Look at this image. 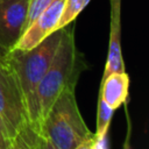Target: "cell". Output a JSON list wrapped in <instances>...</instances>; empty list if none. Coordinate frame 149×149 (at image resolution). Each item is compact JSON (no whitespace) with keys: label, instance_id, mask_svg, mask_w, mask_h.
Returning <instances> with one entry per match:
<instances>
[{"label":"cell","instance_id":"obj_10","mask_svg":"<svg viewBox=\"0 0 149 149\" xmlns=\"http://www.w3.org/2000/svg\"><path fill=\"white\" fill-rule=\"evenodd\" d=\"M114 109H112L102 99H98V113H97V130L94 137L97 140H104L109 128V123L113 116Z\"/></svg>","mask_w":149,"mask_h":149},{"label":"cell","instance_id":"obj_8","mask_svg":"<svg viewBox=\"0 0 149 149\" xmlns=\"http://www.w3.org/2000/svg\"><path fill=\"white\" fill-rule=\"evenodd\" d=\"M129 77L126 72H114L101 79L99 97L112 108L116 109L127 101Z\"/></svg>","mask_w":149,"mask_h":149},{"label":"cell","instance_id":"obj_14","mask_svg":"<svg viewBox=\"0 0 149 149\" xmlns=\"http://www.w3.org/2000/svg\"><path fill=\"white\" fill-rule=\"evenodd\" d=\"M8 144H9V139L0 122V149H7Z\"/></svg>","mask_w":149,"mask_h":149},{"label":"cell","instance_id":"obj_15","mask_svg":"<svg viewBox=\"0 0 149 149\" xmlns=\"http://www.w3.org/2000/svg\"><path fill=\"white\" fill-rule=\"evenodd\" d=\"M94 141H95L94 137L91 140H87L84 143H81L77 149H94Z\"/></svg>","mask_w":149,"mask_h":149},{"label":"cell","instance_id":"obj_6","mask_svg":"<svg viewBox=\"0 0 149 149\" xmlns=\"http://www.w3.org/2000/svg\"><path fill=\"white\" fill-rule=\"evenodd\" d=\"M65 0H56L50 7L42 12L22 33L13 49L29 50L40 44L50 34L58 30L57 24L61 17Z\"/></svg>","mask_w":149,"mask_h":149},{"label":"cell","instance_id":"obj_3","mask_svg":"<svg viewBox=\"0 0 149 149\" xmlns=\"http://www.w3.org/2000/svg\"><path fill=\"white\" fill-rule=\"evenodd\" d=\"M74 88L71 86L61 92L41 125L40 134L58 149H77L94 137L79 112Z\"/></svg>","mask_w":149,"mask_h":149},{"label":"cell","instance_id":"obj_11","mask_svg":"<svg viewBox=\"0 0 149 149\" xmlns=\"http://www.w3.org/2000/svg\"><path fill=\"white\" fill-rule=\"evenodd\" d=\"M37 136L38 133L36 129L31 125H28L9 141L7 149H34L37 142Z\"/></svg>","mask_w":149,"mask_h":149},{"label":"cell","instance_id":"obj_18","mask_svg":"<svg viewBox=\"0 0 149 149\" xmlns=\"http://www.w3.org/2000/svg\"><path fill=\"white\" fill-rule=\"evenodd\" d=\"M36 143H37V142H36ZM34 149H36V146H35V148H34Z\"/></svg>","mask_w":149,"mask_h":149},{"label":"cell","instance_id":"obj_13","mask_svg":"<svg viewBox=\"0 0 149 149\" xmlns=\"http://www.w3.org/2000/svg\"><path fill=\"white\" fill-rule=\"evenodd\" d=\"M36 149H58L49 139L45 136L38 134L37 136V143H36Z\"/></svg>","mask_w":149,"mask_h":149},{"label":"cell","instance_id":"obj_17","mask_svg":"<svg viewBox=\"0 0 149 149\" xmlns=\"http://www.w3.org/2000/svg\"><path fill=\"white\" fill-rule=\"evenodd\" d=\"M94 149H106V147H105V139L104 140H97L95 139V141H94Z\"/></svg>","mask_w":149,"mask_h":149},{"label":"cell","instance_id":"obj_4","mask_svg":"<svg viewBox=\"0 0 149 149\" xmlns=\"http://www.w3.org/2000/svg\"><path fill=\"white\" fill-rule=\"evenodd\" d=\"M0 122L9 141L30 125L17 79L7 59L0 62Z\"/></svg>","mask_w":149,"mask_h":149},{"label":"cell","instance_id":"obj_16","mask_svg":"<svg viewBox=\"0 0 149 149\" xmlns=\"http://www.w3.org/2000/svg\"><path fill=\"white\" fill-rule=\"evenodd\" d=\"M8 51H9V50H7L6 48H3V47L0 44V62L6 61L7 55H8Z\"/></svg>","mask_w":149,"mask_h":149},{"label":"cell","instance_id":"obj_2","mask_svg":"<svg viewBox=\"0 0 149 149\" xmlns=\"http://www.w3.org/2000/svg\"><path fill=\"white\" fill-rule=\"evenodd\" d=\"M81 70V55L76 47L73 28L69 24L62 28V36L57 50L37 87L36 97L40 130L43 119L57 97L65 88L76 86Z\"/></svg>","mask_w":149,"mask_h":149},{"label":"cell","instance_id":"obj_12","mask_svg":"<svg viewBox=\"0 0 149 149\" xmlns=\"http://www.w3.org/2000/svg\"><path fill=\"white\" fill-rule=\"evenodd\" d=\"M55 1H56V0H29L24 30L27 29V27H28L42 12H44L48 7H50Z\"/></svg>","mask_w":149,"mask_h":149},{"label":"cell","instance_id":"obj_9","mask_svg":"<svg viewBox=\"0 0 149 149\" xmlns=\"http://www.w3.org/2000/svg\"><path fill=\"white\" fill-rule=\"evenodd\" d=\"M90 1L91 0H65L57 24V29H62L71 24Z\"/></svg>","mask_w":149,"mask_h":149},{"label":"cell","instance_id":"obj_1","mask_svg":"<svg viewBox=\"0 0 149 149\" xmlns=\"http://www.w3.org/2000/svg\"><path fill=\"white\" fill-rule=\"evenodd\" d=\"M61 36L62 29H58L29 50L10 49L6 58L17 79L29 122L38 134L40 126L36 92L40 81L51 64Z\"/></svg>","mask_w":149,"mask_h":149},{"label":"cell","instance_id":"obj_5","mask_svg":"<svg viewBox=\"0 0 149 149\" xmlns=\"http://www.w3.org/2000/svg\"><path fill=\"white\" fill-rule=\"evenodd\" d=\"M29 0H0V44L10 50L24 31Z\"/></svg>","mask_w":149,"mask_h":149},{"label":"cell","instance_id":"obj_7","mask_svg":"<svg viewBox=\"0 0 149 149\" xmlns=\"http://www.w3.org/2000/svg\"><path fill=\"white\" fill-rule=\"evenodd\" d=\"M111 2V24H109V41L106 65L102 79L114 72H126L125 62L121 51V0H109Z\"/></svg>","mask_w":149,"mask_h":149}]
</instances>
